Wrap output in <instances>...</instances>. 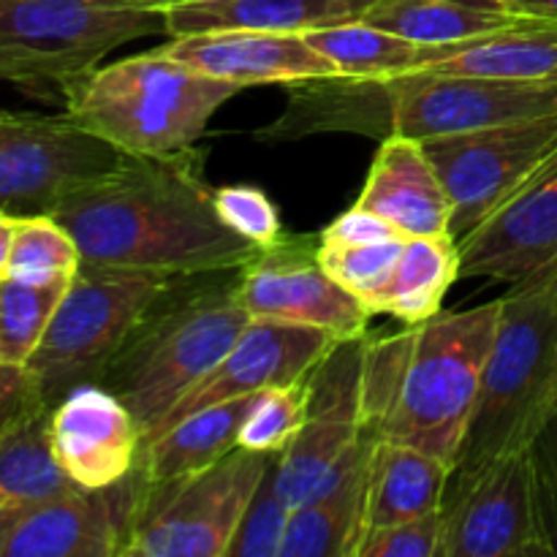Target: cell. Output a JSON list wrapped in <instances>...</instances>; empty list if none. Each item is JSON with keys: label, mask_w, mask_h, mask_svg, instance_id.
<instances>
[{"label": "cell", "mask_w": 557, "mask_h": 557, "mask_svg": "<svg viewBox=\"0 0 557 557\" xmlns=\"http://www.w3.org/2000/svg\"><path fill=\"white\" fill-rule=\"evenodd\" d=\"M335 343L341 341L315 326L250 321L234 346L223 354L221 362L169 411L156 435L201 408L308 379L310 370L335 348Z\"/></svg>", "instance_id": "obj_17"}, {"label": "cell", "mask_w": 557, "mask_h": 557, "mask_svg": "<svg viewBox=\"0 0 557 557\" xmlns=\"http://www.w3.org/2000/svg\"><path fill=\"white\" fill-rule=\"evenodd\" d=\"M406 239L373 245H321L319 261L326 275L351 292L373 315V302L395 272Z\"/></svg>", "instance_id": "obj_35"}, {"label": "cell", "mask_w": 557, "mask_h": 557, "mask_svg": "<svg viewBox=\"0 0 557 557\" xmlns=\"http://www.w3.org/2000/svg\"><path fill=\"white\" fill-rule=\"evenodd\" d=\"M389 239H406L386 218L375 215L368 207L354 205L343 215H337L324 232L319 234L321 245H373L389 243Z\"/></svg>", "instance_id": "obj_39"}, {"label": "cell", "mask_w": 557, "mask_h": 557, "mask_svg": "<svg viewBox=\"0 0 557 557\" xmlns=\"http://www.w3.org/2000/svg\"><path fill=\"white\" fill-rule=\"evenodd\" d=\"M457 277H460V248L455 234L406 239L389 283L375 297L373 315L386 313L406 326L424 324L441 313L444 297Z\"/></svg>", "instance_id": "obj_28"}, {"label": "cell", "mask_w": 557, "mask_h": 557, "mask_svg": "<svg viewBox=\"0 0 557 557\" xmlns=\"http://www.w3.org/2000/svg\"><path fill=\"white\" fill-rule=\"evenodd\" d=\"M500 3L517 14L557 22V0H500Z\"/></svg>", "instance_id": "obj_43"}, {"label": "cell", "mask_w": 557, "mask_h": 557, "mask_svg": "<svg viewBox=\"0 0 557 557\" xmlns=\"http://www.w3.org/2000/svg\"><path fill=\"white\" fill-rule=\"evenodd\" d=\"M555 85H557V76H555Z\"/></svg>", "instance_id": "obj_46"}, {"label": "cell", "mask_w": 557, "mask_h": 557, "mask_svg": "<svg viewBox=\"0 0 557 557\" xmlns=\"http://www.w3.org/2000/svg\"><path fill=\"white\" fill-rule=\"evenodd\" d=\"M522 20L528 16L500 0H384L364 16L370 25L422 44H466Z\"/></svg>", "instance_id": "obj_29"}, {"label": "cell", "mask_w": 557, "mask_h": 557, "mask_svg": "<svg viewBox=\"0 0 557 557\" xmlns=\"http://www.w3.org/2000/svg\"><path fill=\"white\" fill-rule=\"evenodd\" d=\"M158 52L212 79L232 82L243 90L259 85L292 87L341 76L335 65L305 38V33L207 30L174 36L158 47Z\"/></svg>", "instance_id": "obj_19"}, {"label": "cell", "mask_w": 557, "mask_h": 557, "mask_svg": "<svg viewBox=\"0 0 557 557\" xmlns=\"http://www.w3.org/2000/svg\"><path fill=\"white\" fill-rule=\"evenodd\" d=\"M384 0H188L163 11L166 36L207 30L313 33L368 16Z\"/></svg>", "instance_id": "obj_23"}, {"label": "cell", "mask_w": 557, "mask_h": 557, "mask_svg": "<svg viewBox=\"0 0 557 557\" xmlns=\"http://www.w3.org/2000/svg\"><path fill=\"white\" fill-rule=\"evenodd\" d=\"M305 38L335 65L337 74L354 79H395L417 74L451 58L468 44H422L364 20L305 33Z\"/></svg>", "instance_id": "obj_26"}, {"label": "cell", "mask_w": 557, "mask_h": 557, "mask_svg": "<svg viewBox=\"0 0 557 557\" xmlns=\"http://www.w3.org/2000/svg\"><path fill=\"white\" fill-rule=\"evenodd\" d=\"M364 343L368 335L335 343L310 370L308 417L275 460L277 490L292 509L324 490L368 433L362 424Z\"/></svg>", "instance_id": "obj_13"}, {"label": "cell", "mask_w": 557, "mask_h": 557, "mask_svg": "<svg viewBox=\"0 0 557 557\" xmlns=\"http://www.w3.org/2000/svg\"><path fill=\"white\" fill-rule=\"evenodd\" d=\"M237 272L172 281L96 381L128 406L145 441L250 324L234 294Z\"/></svg>", "instance_id": "obj_2"}, {"label": "cell", "mask_w": 557, "mask_h": 557, "mask_svg": "<svg viewBox=\"0 0 557 557\" xmlns=\"http://www.w3.org/2000/svg\"><path fill=\"white\" fill-rule=\"evenodd\" d=\"M275 457L237 446L205 471L145 482L123 557H228L239 520Z\"/></svg>", "instance_id": "obj_8"}, {"label": "cell", "mask_w": 557, "mask_h": 557, "mask_svg": "<svg viewBox=\"0 0 557 557\" xmlns=\"http://www.w3.org/2000/svg\"><path fill=\"white\" fill-rule=\"evenodd\" d=\"M557 406V256L500 297L498 330L451 471L525 449Z\"/></svg>", "instance_id": "obj_4"}, {"label": "cell", "mask_w": 557, "mask_h": 557, "mask_svg": "<svg viewBox=\"0 0 557 557\" xmlns=\"http://www.w3.org/2000/svg\"><path fill=\"white\" fill-rule=\"evenodd\" d=\"M237 302L250 321L315 326L337 341L368 335L370 313L332 281L319 261V237H283L237 272Z\"/></svg>", "instance_id": "obj_14"}, {"label": "cell", "mask_w": 557, "mask_h": 557, "mask_svg": "<svg viewBox=\"0 0 557 557\" xmlns=\"http://www.w3.org/2000/svg\"><path fill=\"white\" fill-rule=\"evenodd\" d=\"M457 248L460 277L509 286L549 264L557 256V150Z\"/></svg>", "instance_id": "obj_16"}, {"label": "cell", "mask_w": 557, "mask_h": 557, "mask_svg": "<svg viewBox=\"0 0 557 557\" xmlns=\"http://www.w3.org/2000/svg\"><path fill=\"white\" fill-rule=\"evenodd\" d=\"M16 228H20V215L0 212V281H3V277H9L11 250H14Z\"/></svg>", "instance_id": "obj_42"}, {"label": "cell", "mask_w": 557, "mask_h": 557, "mask_svg": "<svg viewBox=\"0 0 557 557\" xmlns=\"http://www.w3.org/2000/svg\"><path fill=\"white\" fill-rule=\"evenodd\" d=\"M424 71L509 82H555L557 22L528 16L506 30L473 38L460 52Z\"/></svg>", "instance_id": "obj_27"}, {"label": "cell", "mask_w": 557, "mask_h": 557, "mask_svg": "<svg viewBox=\"0 0 557 557\" xmlns=\"http://www.w3.org/2000/svg\"><path fill=\"white\" fill-rule=\"evenodd\" d=\"M90 270L194 277L243 270L259 248L223 223L196 150L125 156L52 210Z\"/></svg>", "instance_id": "obj_1"}, {"label": "cell", "mask_w": 557, "mask_h": 557, "mask_svg": "<svg viewBox=\"0 0 557 557\" xmlns=\"http://www.w3.org/2000/svg\"><path fill=\"white\" fill-rule=\"evenodd\" d=\"M71 283V281H69ZM69 283H25L16 277L0 281V359L25 368L41 343Z\"/></svg>", "instance_id": "obj_31"}, {"label": "cell", "mask_w": 557, "mask_h": 557, "mask_svg": "<svg viewBox=\"0 0 557 557\" xmlns=\"http://www.w3.org/2000/svg\"><path fill=\"white\" fill-rule=\"evenodd\" d=\"M449 473L451 466L428 451L397 441H375L364 533L441 511Z\"/></svg>", "instance_id": "obj_24"}, {"label": "cell", "mask_w": 557, "mask_h": 557, "mask_svg": "<svg viewBox=\"0 0 557 557\" xmlns=\"http://www.w3.org/2000/svg\"><path fill=\"white\" fill-rule=\"evenodd\" d=\"M38 406H47L33 384L30 373L20 364H9L0 359V435L25 417L27 411Z\"/></svg>", "instance_id": "obj_41"}, {"label": "cell", "mask_w": 557, "mask_h": 557, "mask_svg": "<svg viewBox=\"0 0 557 557\" xmlns=\"http://www.w3.org/2000/svg\"><path fill=\"white\" fill-rule=\"evenodd\" d=\"M123 3H131V5H139V9H152V11H166L172 9V5H180V3H188V0H123Z\"/></svg>", "instance_id": "obj_44"}, {"label": "cell", "mask_w": 557, "mask_h": 557, "mask_svg": "<svg viewBox=\"0 0 557 557\" xmlns=\"http://www.w3.org/2000/svg\"><path fill=\"white\" fill-rule=\"evenodd\" d=\"M52 451L65 476L82 490H107L139 466V422L117 395L101 384L71 389L49 419Z\"/></svg>", "instance_id": "obj_18"}, {"label": "cell", "mask_w": 557, "mask_h": 557, "mask_svg": "<svg viewBox=\"0 0 557 557\" xmlns=\"http://www.w3.org/2000/svg\"><path fill=\"white\" fill-rule=\"evenodd\" d=\"M172 281L79 267L25 364L41 400L54 408L76 386L96 384Z\"/></svg>", "instance_id": "obj_7"}, {"label": "cell", "mask_w": 557, "mask_h": 557, "mask_svg": "<svg viewBox=\"0 0 557 557\" xmlns=\"http://www.w3.org/2000/svg\"><path fill=\"white\" fill-rule=\"evenodd\" d=\"M379 441L364 433L324 490L292 509L281 557H357L364 536L370 457Z\"/></svg>", "instance_id": "obj_22"}, {"label": "cell", "mask_w": 557, "mask_h": 557, "mask_svg": "<svg viewBox=\"0 0 557 557\" xmlns=\"http://www.w3.org/2000/svg\"><path fill=\"white\" fill-rule=\"evenodd\" d=\"M308 379L261 389L250 406L243 430H239L237 446L239 449L264 451V455H281L302 430L305 417H308Z\"/></svg>", "instance_id": "obj_33"}, {"label": "cell", "mask_w": 557, "mask_h": 557, "mask_svg": "<svg viewBox=\"0 0 557 557\" xmlns=\"http://www.w3.org/2000/svg\"><path fill=\"white\" fill-rule=\"evenodd\" d=\"M49 419L52 408L38 406L0 435V509L76 487L52 451Z\"/></svg>", "instance_id": "obj_30"}, {"label": "cell", "mask_w": 557, "mask_h": 557, "mask_svg": "<svg viewBox=\"0 0 557 557\" xmlns=\"http://www.w3.org/2000/svg\"><path fill=\"white\" fill-rule=\"evenodd\" d=\"M82 267V253L69 228L52 215L20 218L9 277L25 283H69Z\"/></svg>", "instance_id": "obj_32"}, {"label": "cell", "mask_w": 557, "mask_h": 557, "mask_svg": "<svg viewBox=\"0 0 557 557\" xmlns=\"http://www.w3.org/2000/svg\"><path fill=\"white\" fill-rule=\"evenodd\" d=\"M136 466L107 490L71 487L0 509V557H123L139 515Z\"/></svg>", "instance_id": "obj_12"}, {"label": "cell", "mask_w": 557, "mask_h": 557, "mask_svg": "<svg viewBox=\"0 0 557 557\" xmlns=\"http://www.w3.org/2000/svg\"><path fill=\"white\" fill-rule=\"evenodd\" d=\"M441 557L557 555L531 446L449 473Z\"/></svg>", "instance_id": "obj_9"}, {"label": "cell", "mask_w": 557, "mask_h": 557, "mask_svg": "<svg viewBox=\"0 0 557 557\" xmlns=\"http://www.w3.org/2000/svg\"><path fill=\"white\" fill-rule=\"evenodd\" d=\"M253 400L256 395H248L201 408L158 433L156 438L145 441L139 455L145 482H174L223 460L228 451L237 449L239 430L248 419Z\"/></svg>", "instance_id": "obj_25"}, {"label": "cell", "mask_w": 557, "mask_h": 557, "mask_svg": "<svg viewBox=\"0 0 557 557\" xmlns=\"http://www.w3.org/2000/svg\"><path fill=\"white\" fill-rule=\"evenodd\" d=\"M451 201L457 239L493 215L557 150V114L424 139Z\"/></svg>", "instance_id": "obj_11"}, {"label": "cell", "mask_w": 557, "mask_h": 557, "mask_svg": "<svg viewBox=\"0 0 557 557\" xmlns=\"http://www.w3.org/2000/svg\"><path fill=\"white\" fill-rule=\"evenodd\" d=\"M364 134L384 141L392 136V82L330 76L288 87V107L256 139L264 145L313 134Z\"/></svg>", "instance_id": "obj_21"}, {"label": "cell", "mask_w": 557, "mask_h": 557, "mask_svg": "<svg viewBox=\"0 0 557 557\" xmlns=\"http://www.w3.org/2000/svg\"><path fill=\"white\" fill-rule=\"evenodd\" d=\"M531 457L536 466L539 490H542L544 517H547L549 536L557 549V406L544 419L539 433L531 441Z\"/></svg>", "instance_id": "obj_40"}, {"label": "cell", "mask_w": 557, "mask_h": 557, "mask_svg": "<svg viewBox=\"0 0 557 557\" xmlns=\"http://www.w3.org/2000/svg\"><path fill=\"white\" fill-rule=\"evenodd\" d=\"M166 33L161 11L123 0H0V79L63 96L107 54Z\"/></svg>", "instance_id": "obj_6"}, {"label": "cell", "mask_w": 557, "mask_h": 557, "mask_svg": "<svg viewBox=\"0 0 557 557\" xmlns=\"http://www.w3.org/2000/svg\"><path fill=\"white\" fill-rule=\"evenodd\" d=\"M243 87L152 52L98 65L63 90V112L123 156L169 158L194 150L218 109Z\"/></svg>", "instance_id": "obj_3"}, {"label": "cell", "mask_w": 557, "mask_h": 557, "mask_svg": "<svg viewBox=\"0 0 557 557\" xmlns=\"http://www.w3.org/2000/svg\"><path fill=\"white\" fill-rule=\"evenodd\" d=\"M288 520H292V506L277 490L275 462H272L239 520L228 557H281Z\"/></svg>", "instance_id": "obj_36"}, {"label": "cell", "mask_w": 557, "mask_h": 557, "mask_svg": "<svg viewBox=\"0 0 557 557\" xmlns=\"http://www.w3.org/2000/svg\"><path fill=\"white\" fill-rule=\"evenodd\" d=\"M215 210L232 232L264 250L286 237L277 207L256 185H223L215 190Z\"/></svg>", "instance_id": "obj_37"}, {"label": "cell", "mask_w": 557, "mask_h": 557, "mask_svg": "<svg viewBox=\"0 0 557 557\" xmlns=\"http://www.w3.org/2000/svg\"><path fill=\"white\" fill-rule=\"evenodd\" d=\"M389 82L392 134L419 141L557 114L555 82L484 79L433 71Z\"/></svg>", "instance_id": "obj_15"}, {"label": "cell", "mask_w": 557, "mask_h": 557, "mask_svg": "<svg viewBox=\"0 0 557 557\" xmlns=\"http://www.w3.org/2000/svg\"><path fill=\"white\" fill-rule=\"evenodd\" d=\"M500 299L471 310H441L417 324L400 392L379 438L408 444L455 466L482 392L498 330Z\"/></svg>", "instance_id": "obj_5"}, {"label": "cell", "mask_w": 557, "mask_h": 557, "mask_svg": "<svg viewBox=\"0 0 557 557\" xmlns=\"http://www.w3.org/2000/svg\"><path fill=\"white\" fill-rule=\"evenodd\" d=\"M3 114H5V109H0V117H3Z\"/></svg>", "instance_id": "obj_45"}, {"label": "cell", "mask_w": 557, "mask_h": 557, "mask_svg": "<svg viewBox=\"0 0 557 557\" xmlns=\"http://www.w3.org/2000/svg\"><path fill=\"white\" fill-rule=\"evenodd\" d=\"M417 326L397 332L389 337H368L362 359V424L364 430L379 435L386 413L392 411L400 392L403 375H406L408 359H411Z\"/></svg>", "instance_id": "obj_34"}, {"label": "cell", "mask_w": 557, "mask_h": 557, "mask_svg": "<svg viewBox=\"0 0 557 557\" xmlns=\"http://www.w3.org/2000/svg\"><path fill=\"white\" fill-rule=\"evenodd\" d=\"M444 549V522L441 511L375 528L364 533L357 557H441Z\"/></svg>", "instance_id": "obj_38"}, {"label": "cell", "mask_w": 557, "mask_h": 557, "mask_svg": "<svg viewBox=\"0 0 557 557\" xmlns=\"http://www.w3.org/2000/svg\"><path fill=\"white\" fill-rule=\"evenodd\" d=\"M357 205L386 218L406 239L451 234V201L419 139L392 134L381 141Z\"/></svg>", "instance_id": "obj_20"}, {"label": "cell", "mask_w": 557, "mask_h": 557, "mask_svg": "<svg viewBox=\"0 0 557 557\" xmlns=\"http://www.w3.org/2000/svg\"><path fill=\"white\" fill-rule=\"evenodd\" d=\"M123 152L82 128L69 114L0 117V212L52 215L54 207L112 172Z\"/></svg>", "instance_id": "obj_10"}]
</instances>
